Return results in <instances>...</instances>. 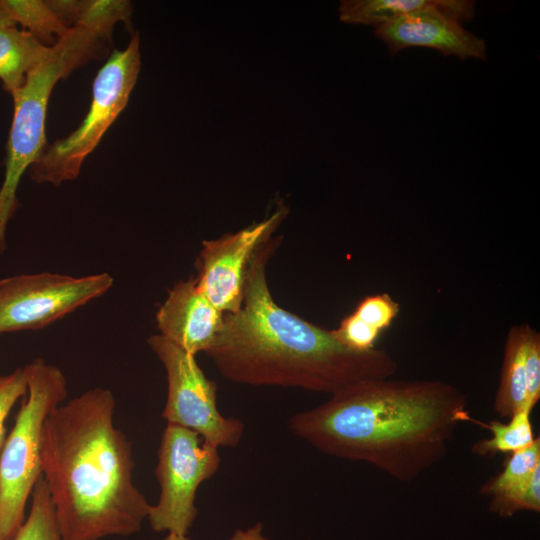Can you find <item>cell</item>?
Returning a JSON list of instances; mask_svg holds the SVG:
<instances>
[{
    "label": "cell",
    "mask_w": 540,
    "mask_h": 540,
    "mask_svg": "<svg viewBox=\"0 0 540 540\" xmlns=\"http://www.w3.org/2000/svg\"><path fill=\"white\" fill-rule=\"evenodd\" d=\"M467 403L462 390L442 380L368 379L293 415L289 428L327 455L409 482L438 463L458 426L471 422Z\"/></svg>",
    "instance_id": "6da1fadb"
},
{
    "label": "cell",
    "mask_w": 540,
    "mask_h": 540,
    "mask_svg": "<svg viewBox=\"0 0 540 540\" xmlns=\"http://www.w3.org/2000/svg\"><path fill=\"white\" fill-rule=\"evenodd\" d=\"M281 240L272 237L255 254L241 307L224 314L223 326L205 353L219 373L237 384L330 395L362 380L392 377L398 364L387 351H353L341 344L332 330L276 303L266 267Z\"/></svg>",
    "instance_id": "7a4b0ae2"
},
{
    "label": "cell",
    "mask_w": 540,
    "mask_h": 540,
    "mask_svg": "<svg viewBox=\"0 0 540 540\" xmlns=\"http://www.w3.org/2000/svg\"><path fill=\"white\" fill-rule=\"evenodd\" d=\"M115 399L93 388L46 418L42 476L64 540H99L140 531L150 504L133 482L131 442L114 425Z\"/></svg>",
    "instance_id": "3957f363"
},
{
    "label": "cell",
    "mask_w": 540,
    "mask_h": 540,
    "mask_svg": "<svg viewBox=\"0 0 540 540\" xmlns=\"http://www.w3.org/2000/svg\"><path fill=\"white\" fill-rule=\"evenodd\" d=\"M111 37L75 25L69 28L12 96L14 114L7 142L5 175L0 187V252L6 249L8 222L19 208L17 188L27 169L44 151L50 95L56 83L107 50Z\"/></svg>",
    "instance_id": "277c9868"
},
{
    "label": "cell",
    "mask_w": 540,
    "mask_h": 540,
    "mask_svg": "<svg viewBox=\"0 0 540 540\" xmlns=\"http://www.w3.org/2000/svg\"><path fill=\"white\" fill-rule=\"evenodd\" d=\"M24 368L28 395L0 452V540H12L25 521L28 497L42 475L45 420L67 396V380L57 366L37 358Z\"/></svg>",
    "instance_id": "5b68a950"
},
{
    "label": "cell",
    "mask_w": 540,
    "mask_h": 540,
    "mask_svg": "<svg viewBox=\"0 0 540 540\" xmlns=\"http://www.w3.org/2000/svg\"><path fill=\"white\" fill-rule=\"evenodd\" d=\"M141 67L140 38L115 50L98 71L89 110L78 128L45 148L28 172L36 183L56 186L78 177L86 157L126 107Z\"/></svg>",
    "instance_id": "8992f818"
},
{
    "label": "cell",
    "mask_w": 540,
    "mask_h": 540,
    "mask_svg": "<svg viewBox=\"0 0 540 540\" xmlns=\"http://www.w3.org/2000/svg\"><path fill=\"white\" fill-rule=\"evenodd\" d=\"M218 449L190 429L167 424L155 469L160 497L147 517L154 531L188 534L197 516V489L219 469Z\"/></svg>",
    "instance_id": "52a82bcc"
},
{
    "label": "cell",
    "mask_w": 540,
    "mask_h": 540,
    "mask_svg": "<svg viewBox=\"0 0 540 540\" xmlns=\"http://www.w3.org/2000/svg\"><path fill=\"white\" fill-rule=\"evenodd\" d=\"M147 344L166 371L168 394L162 417L167 424L190 429L217 448L236 447L244 423L219 412L217 385L205 376L195 356L160 334L150 336Z\"/></svg>",
    "instance_id": "ba28073f"
},
{
    "label": "cell",
    "mask_w": 540,
    "mask_h": 540,
    "mask_svg": "<svg viewBox=\"0 0 540 540\" xmlns=\"http://www.w3.org/2000/svg\"><path fill=\"white\" fill-rule=\"evenodd\" d=\"M113 283L106 272L82 277L43 272L0 279V334L45 328L102 296Z\"/></svg>",
    "instance_id": "9c48e42d"
},
{
    "label": "cell",
    "mask_w": 540,
    "mask_h": 540,
    "mask_svg": "<svg viewBox=\"0 0 540 540\" xmlns=\"http://www.w3.org/2000/svg\"><path fill=\"white\" fill-rule=\"evenodd\" d=\"M288 213L289 208L280 203L260 222L203 241L196 259L195 279L200 291L223 314L234 313L241 307L250 264Z\"/></svg>",
    "instance_id": "30bf717a"
},
{
    "label": "cell",
    "mask_w": 540,
    "mask_h": 540,
    "mask_svg": "<svg viewBox=\"0 0 540 540\" xmlns=\"http://www.w3.org/2000/svg\"><path fill=\"white\" fill-rule=\"evenodd\" d=\"M475 15V2L436 0L427 8L416 10L375 29V35L391 55L410 47L437 50L460 60L487 59V46L481 37L463 27Z\"/></svg>",
    "instance_id": "8fae6325"
},
{
    "label": "cell",
    "mask_w": 540,
    "mask_h": 540,
    "mask_svg": "<svg viewBox=\"0 0 540 540\" xmlns=\"http://www.w3.org/2000/svg\"><path fill=\"white\" fill-rule=\"evenodd\" d=\"M155 319L162 337L196 356L211 348L223 326L224 314L205 297L191 276L169 290Z\"/></svg>",
    "instance_id": "7c38bea8"
},
{
    "label": "cell",
    "mask_w": 540,
    "mask_h": 540,
    "mask_svg": "<svg viewBox=\"0 0 540 540\" xmlns=\"http://www.w3.org/2000/svg\"><path fill=\"white\" fill-rule=\"evenodd\" d=\"M529 324L510 327L503 353L499 385L494 397V411L504 418H511L522 409L533 410L528 402L525 369V343Z\"/></svg>",
    "instance_id": "4fadbf2b"
},
{
    "label": "cell",
    "mask_w": 540,
    "mask_h": 540,
    "mask_svg": "<svg viewBox=\"0 0 540 540\" xmlns=\"http://www.w3.org/2000/svg\"><path fill=\"white\" fill-rule=\"evenodd\" d=\"M50 46L30 32L10 26L0 29V80L13 96L25 83L27 75L46 57Z\"/></svg>",
    "instance_id": "5bb4252c"
},
{
    "label": "cell",
    "mask_w": 540,
    "mask_h": 540,
    "mask_svg": "<svg viewBox=\"0 0 540 540\" xmlns=\"http://www.w3.org/2000/svg\"><path fill=\"white\" fill-rule=\"evenodd\" d=\"M58 12L67 25L84 26L111 37L114 25L130 21L132 5L128 1H59Z\"/></svg>",
    "instance_id": "9a60e30c"
},
{
    "label": "cell",
    "mask_w": 540,
    "mask_h": 540,
    "mask_svg": "<svg viewBox=\"0 0 540 540\" xmlns=\"http://www.w3.org/2000/svg\"><path fill=\"white\" fill-rule=\"evenodd\" d=\"M509 419L508 423L497 420L483 423L472 418L471 422L489 429L492 436L475 442L471 451L478 456L491 457L497 453H514L532 445L536 437L531 423V410L522 409Z\"/></svg>",
    "instance_id": "2e32d148"
},
{
    "label": "cell",
    "mask_w": 540,
    "mask_h": 540,
    "mask_svg": "<svg viewBox=\"0 0 540 540\" xmlns=\"http://www.w3.org/2000/svg\"><path fill=\"white\" fill-rule=\"evenodd\" d=\"M436 0H343L339 18L348 24L379 28L407 13L427 8Z\"/></svg>",
    "instance_id": "e0dca14e"
},
{
    "label": "cell",
    "mask_w": 540,
    "mask_h": 540,
    "mask_svg": "<svg viewBox=\"0 0 540 540\" xmlns=\"http://www.w3.org/2000/svg\"><path fill=\"white\" fill-rule=\"evenodd\" d=\"M538 467H540L539 437L529 447L512 453L502 472L488 479L479 492L490 499L511 496L528 483Z\"/></svg>",
    "instance_id": "ac0fdd59"
},
{
    "label": "cell",
    "mask_w": 540,
    "mask_h": 540,
    "mask_svg": "<svg viewBox=\"0 0 540 540\" xmlns=\"http://www.w3.org/2000/svg\"><path fill=\"white\" fill-rule=\"evenodd\" d=\"M3 3L16 24L47 46L54 45L69 30L48 1L3 0Z\"/></svg>",
    "instance_id": "d6986e66"
},
{
    "label": "cell",
    "mask_w": 540,
    "mask_h": 540,
    "mask_svg": "<svg viewBox=\"0 0 540 540\" xmlns=\"http://www.w3.org/2000/svg\"><path fill=\"white\" fill-rule=\"evenodd\" d=\"M28 517L12 540H64L47 484L41 475L32 491Z\"/></svg>",
    "instance_id": "ffe728a7"
},
{
    "label": "cell",
    "mask_w": 540,
    "mask_h": 540,
    "mask_svg": "<svg viewBox=\"0 0 540 540\" xmlns=\"http://www.w3.org/2000/svg\"><path fill=\"white\" fill-rule=\"evenodd\" d=\"M399 304L387 293L368 295L356 306L353 314L381 333L398 316Z\"/></svg>",
    "instance_id": "44dd1931"
},
{
    "label": "cell",
    "mask_w": 540,
    "mask_h": 540,
    "mask_svg": "<svg viewBox=\"0 0 540 540\" xmlns=\"http://www.w3.org/2000/svg\"><path fill=\"white\" fill-rule=\"evenodd\" d=\"M488 510L501 517H511L522 510L539 512L540 467L534 471L526 486L516 494L504 499L490 500Z\"/></svg>",
    "instance_id": "7402d4cb"
},
{
    "label": "cell",
    "mask_w": 540,
    "mask_h": 540,
    "mask_svg": "<svg viewBox=\"0 0 540 540\" xmlns=\"http://www.w3.org/2000/svg\"><path fill=\"white\" fill-rule=\"evenodd\" d=\"M332 332L341 344L357 352L374 349L381 334L380 331L369 326L353 313L344 317L338 328Z\"/></svg>",
    "instance_id": "603a6c76"
},
{
    "label": "cell",
    "mask_w": 540,
    "mask_h": 540,
    "mask_svg": "<svg viewBox=\"0 0 540 540\" xmlns=\"http://www.w3.org/2000/svg\"><path fill=\"white\" fill-rule=\"evenodd\" d=\"M27 393V375L24 367L0 375V452L5 442V420L17 400Z\"/></svg>",
    "instance_id": "cb8c5ba5"
},
{
    "label": "cell",
    "mask_w": 540,
    "mask_h": 540,
    "mask_svg": "<svg viewBox=\"0 0 540 540\" xmlns=\"http://www.w3.org/2000/svg\"><path fill=\"white\" fill-rule=\"evenodd\" d=\"M528 402L533 409L540 398V333L528 325L525 343Z\"/></svg>",
    "instance_id": "d4e9b609"
},
{
    "label": "cell",
    "mask_w": 540,
    "mask_h": 540,
    "mask_svg": "<svg viewBox=\"0 0 540 540\" xmlns=\"http://www.w3.org/2000/svg\"><path fill=\"white\" fill-rule=\"evenodd\" d=\"M229 540H270L263 534V525L260 522L247 529H237Z\"/></svg>",
    "instance_id": "484cf974"
},
{
    "label": "cell",
    "mask_w": 540,
    "mask_h": 540,
    "mask_svg": "<svg viewBox=\"0 0 540 540\" xmlns=\"http://www.w3.org/2000/svg\"><path fill=\"white\" fill-rule=\"evenodd\" d=\"M10 26H16V23L5 7L3 0H0V29Z\"/></svg>",
    "instance_id": "4316f807"
},
{
    "label": "cell",
    "mask_w": 540,
    "mask_h": 540,
    "mask_svg": "<svg viewBox=\"0 0 540 540\" xmlns=\"http://www.w3.org/2000/svg\"><path fill=\"white\" fill-rule=\"evenodd\" d=\"M162 540H191L187 535L168 533Z\"/></svg>",
    "instance_id": "83f0119b"
}]
</instances>
